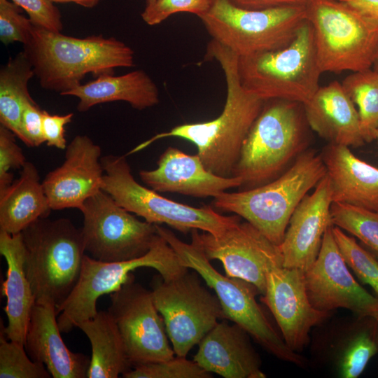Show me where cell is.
Listing matches in <instances>:
<instances>
[{"mask_svg": "<svg viewBox=\"0 0 378 378\" xmlns=\"http://www.w3.org/2000/svg\"><path fill=\"white\" fill-rule=\"evenodd\" d=\"M206 59L218 62L224 73L227 93L221 113L209 121L175 126L129 153L141 150L158 139L178 137L196 146L207 170L223 177L232 176L244 141L265 101L242 85L238 72L239 56L231 50L211 39L206 46Z\"/></svg>", "mask_w": 378, "mask_h": 378, "instance_id": "1", "label": "cell"}, {"mask_svg": "<svg viewBox=\"0 0 378 378\" xmlns=\"http://www.w3.org/2000/svg\"><path fill=\"white\" fill-rule=\"evenodd\" d=\"M23 52L42 88L63 95L81 84L88 74H113L134 66V52L113 37L76 38L34 26Z\"/></svg>", "mask_w": 378, "mask_h": 378, "instance_id": "2", "label": "cell"}, {"mask_svg": "<svg viewBox=\"0 0 378 378\" xmlns=\"http://www.w3.org/2000/svg\"><path fill=\"white\" fill-rule=\"evenodd\" d=\"M326 175L321 154L305 151L272 181L239 192H223L214 197V205L244 218L279 246L293 211Z\"/></svg>", "mask_w": 378, "mask_h": 378, "instance_id": "3", "label": "cell"}, {"mask_svg": "<svg viewBox=\"0 0 378 378\" xmlns=\"http://www.w3.org/2000/svg\"><path fill=\"white\" fill-rule=\"evenodd\" d=\"M24 270L35 302L59 307L76 286L85 246L81 230L68 218H40L21 232Z\"/></svg>", "mask_w": 378, "mask_h": 378, "instance_id": "4", "label": "cell"}, {"mask_svg": "<svg viewBox=\"0 0 378 378\" xmlns=\"http://www.w3.org/2000/svg\"><path fill=\"white\" fill-rule=\"evenodd\" d=\"M238 72L242 85L262 100L309 101L322 74L311 23L307 20L284 48L239 57Z\"/></svg>", "mask_w": 378, "mask_h": 378, "instance_id": "5", "label": "cell"}, {"mask_svg": "<svg viewBox=\"0 0 378 378\" xmlns=\"http://www.w3.org/2000/svg\"><path fill=\"white\" fill-rule=\"evenodd\" d=\"M156 226L182 264L195 271L215 291L225 318L239 326L277 358L300 367L304 365V358L287 346L257 302L255 296L259 291L254 285L239 278L223 275L193 241L186 243L171 230L160 225Z\"/></svg>", "mask_w": 378, "mask_h": 378, "instance_id": "6", "label": "cell"}, {"mask_svg": "<svg viewBox=\"0 0 378 378\" xmlns=\"http://www.w3.org/2000/svg\"><path fill=\"white\" fill-rule=\"evenodd\" d=\"M300 105L283 99L265 101L232 173L241 186L252 188L272 181L301 153L305 132Z\"/></svg>", "mask_w": 378, "mask_h": 378, "instance_id": "7", "label": "cell"}, {"mask_svg": "<svg viewBox=\"0 0 378 378\" xmlns=\"http://www.w3.org/2000/svg\"><path fill=\"white\" fill-rule=\"evenodd\" d=\"M199 18L213 40L245 57L287 46L308 15L307 4L249 10L213 0Z\"/></svg>", "mask_w": 378, "mask_h": 378, "instance_id": "8", "label": "cell"}, {"mask_svg": "<svg viewBox=\"0 0 378 378\" xmlns=\"http://www.w3.org/2000/svg\"><path fill=\"white\" fill-rule=\"evenodd\" d=\"M104 175L102 190L127 211L155 224H166L186 234L200 230L214 236L241 221L237 215L224 216L211 206L194 207L160 195L139 183L124 155H106L101 158Z\"/></svg>", "mask_w": 378, "mask_h": 378, "instance_id": "9", "label": "cell"}, {"mask_svg": "<svg viewBox=\"0 0 378 378\" xmlns=\"http://www.w3.org/2000/svg\"><path fill=\"white\" fill-rule=\"evenodd\" d=\"M307 8L322 73L372 67L378 48V21L340 0H311Z\"/></svg>", "mask_w": 378, "mask_h": 378, "instance_id": "10", "label": "cell"}, {"mask_svg": "<svg viewBox=\"0 0 378 378\" xmlns=\"http://www.w3.org/2000/svg\"><path fill=\"white\" fill-rule=\"evenodd\" d=\"M144 267L156 270L164 280L174 278L188 270L160 234L149 251L138 258L107 262L85 254L76 286L57 308L61 332H69L79 322L93 318L98 312V298L117 290L127 281L132 271Z\"/></svg>", "mask_w": 378, "mask_h": 378, "instance_id": "11", "label": "cell"}, {"mask_svg": "<svg viewBox=\"0 0 378 378\" xmlns=\"http://www.w3.org/2000/svg\"><path fill=\"white\" fill-rule=\"evenodd\" d=\"M197 274L187 270L169 280L158 274L150 282L155 305L180 357H186L218 320L225 318L218 297L202 285Z\"/></svg>", "mask_w": 378, "mask_h": 378, "instance_id": "12", "label": "cell"}, {"mask_svg": "<svg viewBox=\"0 0 378 378\" xmlns=\"http://www.w3.org/2000/svg\"><path fill=\"white\" fill-rule=\"evenodd\" d=\"M79 210L85 252L102 262H120L147 253L160 237L155 224L141 220L101 190Z\"/></svg>", "mask_w": 378, "mask_h": 378, "instance_id": "13", "label": "cell"}, {"mask_svg": "<svg viewBox=\"0 0 378 378\" xmlns=\"http://www.w3.org/2000/svg\"><path fill=\"white\" fill-rule=\"evenodd\" d=\"M110 297L108 312L117 325L132 367L174 357L163 317L155 305L151 290L136 283L131 274Z\"/></svg>", "mask_w": 378, "mask_h": 378, "instance_id": "14", "label": "cell"}, {"mask_svg": "<svg viewBox=\"0 0 378 378\" xmlns=\"http://www.w3.org/2000/svg\"><path fill=\"white\" fill-rule=\"evenodd\" d=\"M191 239L209 260H218L227 276L254 285L262 295L270 270L282 265L279 246L271 241L250 223L239 222L214 236L192 230Z\"/></svg>", "mask_w": 378, "mask_h": 378, "instance_id": "15", "label": "cell"}, {"mask_svg": "<svg viewBox=\"0 0 378 378\" xmlns=\"http://www.w3.org/2000/svg\"><path fill=\"white\" fill-rule=\"evenodd\" d=\"M332 225L324 233L316 260L304 272L309 299L319 311L343 308L360 318H373L378 314V298L368 293L351 274L335 240Z\"/></svg>", "mask_w": 378, "mask_h": 378, "instance_id": "16", "label": "cell"}, {"mask_svg": "<svg viewBox=\"0 0 378 378\" xmlns=\"http://www.w3.org/2000/svg\"><path fill=\"white\" fill-rule=\"evenodd\" d=\"M260 300L272 312L287 346L298 353L308 343L311 329L330 314L312 304L304 272L283 265L274 266L268 272L265 292Z\"/></svg>", "mask_w": 378, "mask_h": 378, "instance_id": "17", "label": "cell"}, {"mask_svg": "<svg viewBox=\"0 0 378 378\" xmlns=\"http://www.w3.org/2000/svg\"><path fill=\"white\" fill-rule=\"evenodd\" d=\"M101 148L86 135H77L65 149L63 163L42 184L52 210L80 209L102 190Z\"/></svg>", "mask_w": 378, "mask_h": 378, "instance_id": "18", "label": "cell"}, {"mask_svg": "<svg viewBox=\"0 0 378 378\" xmlns=\"http://www.w3.org/2000/svg\"><path fill=\"white\" fill-rule=\"evenodd\" d=\"M330 181L326 175L293 211L279 245L282 265L306 272L316 260L327 228L332 225Z\"/></svg>", "mask_w": 378, "mask_h": 378, "instance_id": "19", "label": "cell"}, {"mask_svg": "<svg viewBox=\"0 0 378 378\" xmlns=\"http://www.w3.org/2000/svg\"><path fill=\"white\" fill-rule=\"evenodd\" d=\"M157 164L155 169L141 170L139 176L147 187L158 192L215 197L242 184L238 177H223L207 170L197 154L189 155L174 147H168Z\"/></svg>", "mask_w": 378, "mask_h": 378, "instance_id": "20", "label": "cell"}, {"mask_svg": "<svg viewBox=\"0 0 378 378\" xmlns=\"http://www.w3.org/2000/svg\"><path fill=\"white\" fill-rule=\"evenodd\" d=\"M248 335L236 323L218 321L198 344L193 360L225 378H265L260 358Z\"/></svg>", "mask_w": 378, "mask_h": 378, "instance_id": "21", "label": "cell"}, {"mask_svg": "<svg viewBox=\"0 0 378 378\" xmlns=\"http://www.w3.org/2000/svg\"><path fill=\"white\" fill-rule=\"evenodd\" d=\"M57 307L35 302L30 315L24 348L34 361L43 363L54 378L87 377L90 358L69 350L61 337Z\"/></svg>", "mask_w": 378, "mask_h": 378, "instance_id": "22", "label": "cell"}, {"mask_svg": "<svg viewBox=\"0 0 378 378\" xmlns=\"http://www.w3.org/2000/svg\"><path fill=\"white\" fill-rule=\"evenodd\" d=\"M303 108L309 127L329 143L348 147L365 144L358 110L338 81L320 87Z\"/></svg>", "mask_w": 378, "mask_h": 378, "instance_id": "23", "label": "cell"}, {"mask_svg": "<svg viewBox=\"0 0 378 378\" xmlns=\"http://www.w3.org/2000/svg\"><path fill=\"white\" fill-rule=\"evenodd\" d=\"M321 156L332 202L378 211V167L357 158L343 145L329 143Z\"/></svg>", "mask_w": 378, "mask_h": 378, "instance_id": "24", "label": "cell"}, {"mask_svg": "<svg viewBox=\"0 0 378 378\" xmlns=\"http://www.w3.org/2000/svg\"><path fill=\"white\" fill-rule=\"evenodd\" d=\"M0 253L7 263L1 294L6 299L4 308L8 324L3 333L9 340L24 345L35 298L24 270V247L22 234L0 230Z\"/></svg>", "mask_w": 378, "mask_h": 378, "instance_id": "25", "label": "cell"}, {"mask_svg": "<svg viewBox=\"0 0 378 378\" xmlns=\"http://www.w3.org/2000/svg\"><path fill=\"white\" fill-rule=\"evenodd\" d=\"M64 96L77 97V110L80 112H85L97 104L117 101L126 102L137 110L154 106L160 102L158 86L143 70L120 76L102 75L79 85Z\"/></svg>", "mask_w": 378, "mask_h": 378, "instance_id": "26", "label": "cell"}, {"mask_svg": "<svg viewBox=\"0 0 378 378\" xmlns=\"http://www.w3.org/2000/svg\"><path fill=\"white\" fill-rule=\"evenodd\" d=\"M50 210L37 168L27 161L20 176L0 190V230L20 233L36 220L48 217Z\"/></svg>", "mask_w": 378, "mask_h": 378, "instance_id": "27", "label": "cell"}, {"mask_svg": "<svg viewBox=\"0 0 378 378\" xmlns=\"http://www.w3.org/2000/svg\"><path fill=\"white\" fill-rule=\"evenodd\" d=\"M76 327L89 339L92 356L88 378H117L131 369L117 325L107 311H100Z\"/></svg>", "mask_w": 378, "mask_h": 378, "instance_id": "28", "label": "cell"}, {"mask_svg": "<svg viewBox=\"0 0 378 378\" xmlns=\"http://www.w3.org/2000/svg\"><path fill=\"white\" fill-rule=\"evenodd\" d=\"M34 76L33 66L23 50L0 69V123L17 137L24 106L33 99L28 83Z\"/></svg>", "mask_w": 378, "mask_h": 378, "instance_id": "29", "label": "cell"}, {"mask_svg": "<svg viewBox=\"0 0 378 378\" xmlns=\"http://www.w3.org/2000/svg\"><path fill=\"white\" fill-rule=\"evenodd\" d=\"M358 106L360 125L365 142L375 139L378 128V72L373 69L354 72L342 83Z\"/></svg>", "mask_w": 378, "mask_h": 378, "instance_id": "30", "label": "cell"}, {"mask_svg": "<svg viewBox=\"0 0 378 378\" xmlns=\"http://www.w3.org/2000/svg\"><path fill=\"white\" fill-rule=\"evenodd\" d=\"M332 225L358 238L378 259V211L332 202Z\"/></svg>", "mask_w": 378, "mask_h": 378, "instance_id": "31", "label": "cell"}, {"mask_svg": "<svg viewBox=\"0 0 378 378\" xmlns=\"http://www.w3.org/2000/svg\"><path fill=\"white\" fill-rule=\"evenodd\" d=\"M332 231L348 267L363 283L370 286L378 296V259L342 229L332 225Z\"/></svg>", "mask_w": 378, "mask_h": 378, "instance_id": "32", "label": "cell"}, {"mask_svg": "<svg viewBox=\"0 0 378 378\" xmlns=\"http://www.w3.org/2000/svg\"><path fill=\"white\" fill-rule=\"evenodd\" d=\"M46 367L33 360L27 354L24 345L9 340L5 335L0 337L1 378H50Z\"/></svg>", "mask_w": 378, "mask_h": 378, "instance_id": "33", "label": "cell"}, {"mask_svg": "<svg viewBox=\"0 0 378 378\" xmlns=\"http://www.w3.org/2000/svg\"><path fill=\"white\" fill-rule=\"evenodd\" d=\"M376 322L350 340L340 359V374L344 378H356L363 372L370 360L378 351Z\"/></svg>", "mask_w": 378, "mask_h": 378, "instance_id": "34", "label": "cell"}, {"mask_svg": "<svg viewBox=\"0 0 378 378\" xmlns=\"http://www.w3.org/2000/svg\"><path fill=\"white\" fill-rule=\"evenodd\" d=\"M125 378H210L211 374L195 360L177 356L169 360L133 366L122 375Z\"/></svg>", "mask_w": 378, "mask_h": 378, "instance_id": "35", "label": "cell"}, {"mask_svg": "<svg viewBox=\"0 0 378 378\" xmlns=\"http://www.w3.org/2000/svg\"><path fill=\"white\" fill-rule=\"evenodd\" d=\"M22 9L10 0H0V40L8 45L14 42L27 43L33 24L22 14Z\"/></svg>", "mask_w": 378, "mask_h": 378, "instance_id": "36", "label": "cell"}, {"mask_svg": "<svg viewBox=\"0 0 378 378\" xmlns=\"http://www.w3.org/2000/svg\"><path fill=\"white\" fill-rule=\"evenodd\" d=\"M213 0H156L141 13L143 20L148 25H157L176 13L187 12L198 17L206 13Z\"/></svg>", "mask_w": 378, "mask_h": 378, "instance_id": "37", "label": "cell"}, {"mask_svg": "<svg viewBox=\"0 0 378 378\" xmlns=\"http://www.w3.org/2000/svg\"><path fill=\"white\" fill-rule=\"evenodd\" d=\"M15 134L0 125V190L10 186L13 179L12 169H22L27 162Z\"/></svg>", "mask_w": 378, "mask_h": 378, "instance_id": "38", "label": "cell"}, {"mask_svg": "<svg viewBox=\"0 0 378 378\" xmlns=\"http://www.w3.org/2000/svg\"><path fill=\"white\" fill-rule=\"evenodd\" d=\"M28 15L34 26L55 32L63 29L59 10L50 0H10Z\"/></svg>", "mask_w": 378, "mask_h": 378, "instance_id": "39", "label": "cell"}, {"mask_svg": "<svg viewBox=\"0 0 378 378\" xmlns=\"http://www.w3.org/2000/svg\"><path fill=\"white\" fill-rule=\"evenodd\" d=\"M42 113L43 110L34 99L27 102L24 106L18 138L29 147H38L45 143Z\"/></svg>", "mask_w": 378, "mask_h": 378, "instance_id": "40", "label": "cell"}, {"mask_svg": "<svg viewBox=\"0 0 378 378\" xmlns=\"http://www.w3.org/2000/svg\"><path fill=\"white\" fill-rule=\"evenodd\" d=\"M74 113L65 115L50 114L43 110L42 128L45 142L48 146L65 150L67 144L65 127L71 122Z\"/></svg>", "mask_w": 378, "mask_h": 378, "instance_id": "41", "label": "cell"}, {"mask_svg": "<svg viewBox=\"0 0 378 378\" xmlns=\"http://www.w3.org/2000/svg\"><path fill=\"white\" fill-rule=\"evenodd\" d=\"M245 9L262 10L286 5L307 4L311 0H227Z\"/></svg>", "mask_w": 378, "mask_h": 378, "instance_id": "42", "label": "cell"}, {"mask_svg": "<svg viewBox=\"0 0 378 378\" xmlns=\"http://www.w3.org/2000/svg\"><path fill=\"white\" fill-rule=\"evenodd\" d=\"M367 18L378 21V0H340Z\"/></svg>", "mask_w": 378, "mask_h": 378, "instance_id": "43", "label": "cell"}, {"mask_svg": "<svg viewBox=\"0 0 378 378\" xmlns=\"http://www.w3.org/2000/svg\"><path fill=\"white\" fill-rule=\"evenodd\" d=\"M53 3H74L85 8H91L97 6L100 0H50Z\"/></svg>", "mask_w": 378, "mask_h": 378, "instance_id": "44", "label": "cell"}, {"mask_svg": "<svg viewBox=\"0 0 378 378\" xmlns=\"http://www.w3.org/2000/svg\"><path fill=\"white\" fill-rule=\"evenodd\" d=\"M372 69L378 72V48H377L376 56L373 62Z\"/></svg>", "mask_w": 378, "mask_h": 378, "instance_id": "45", "label": "cell"}, {"mask_svg": "<svg viewBox=\"0 0 378 378\" xmlns=\"http://www.w3.org/2000/svg\"><path fill=\"white\" fill-rule=\"evenodd\" d=\"M373 318H374L375 322H376V328H377L376 335H377V341L378 343V314H377Z\"/></svg>", "mask_w": 378, "mask_h": 378, "instance_id": "46", "label": "cell"}, {"mask_svg": "<svg viewBox=\"0 0 378 378\" xmlns=\"http://www.w3.org/2000/svg\"><path fill=\"white\" fill-rule=\"evenodd\" d=\"M156 0H146V6H149L155 3Z\"/></svg>", "mask_w": 378, "mask_h": 378, "instance_id": "47", "label": "cell"}, {"mask_svg": "<svg viewBox=\"0 0 378 378\" xmlns=\"http://www.w3.org/2000/svg\"><path fill=\"white\" fill-rule=\"evenodd\" d=\"M375 139H377L378 141V128L377 129L375 132Z\"/></svg>", "mask_w": 378, "mask_h": 378, "instance_id": "48", "label": "cell"}]
</instances>
